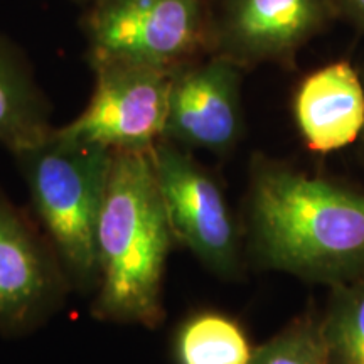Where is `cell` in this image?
<instances>
[{
	"label": "cell",
	"mask_w": 364,
	"mask_h": 364,
	"mask_svg": "<svg viewBox=\"0 0 364 364\" xmlns=\"http://www.w3.org/2000/svg\"><path fill=\"white\" fill-rule=\"evenodd\" d=\"M247 253L263 270L332 287L364 275V193L253 154Z\"/></svg>",
	"instance_id": "cell-1"
},
{
	"label": "cell",
	"mask_w": 364,
	"mask_h": 364,
	"mask_svg": "<svg viewBox=\"0 0 364 364\" xmlns=\"http://www.w3.org/2000/svg\"><path fill=\"white\" fill-rule=\"evenodd\" d=\"M150 150L113 152L98 228V287L91 316L156 329L174 243Z\"/></svg>",
	"instance_id": "cell-2"
},
{
	"label": "cell",
	"mask_w": 364,
	"mask_h": 364,
	"mask_svg": "<svg viewBox=\"0 0 364 364\" xmlns=\"http://www.w3.org/2000/svg\"><path fill=\"white\" fill-rule=\"evenodd\" d=\"M29 189L41 230L73 290L93 295L98 287V228L112 150L54 130L12 154Z\"/></svg>",
	"instance_id": "cell-3"
},
{
	"label": "cell",
	"mask_w": 364,
	"mask_h": 364,
	"mask_svg": "<svg viewBox=\"0 0 364 364\" xmlns=\"http://www.w3.org/2000/svg\"><path fill=\"white\" fill-rule=\"evenodd\" d=\"M88 65L172 73L209 54V0H95L81 17Z\"/></svg>",
	"instance_id": "cell-4"
},
{
	"label": "cell",
	"mask_w": 364,
	"mask_h": 364,
	"mask_svg": "<svg viewBox=\"0 0 364 364\" xmlns=\"http://www.w3.org/2000/svg\"><path fill=\"white\" fill-rule=\"evenodd\" d=\"M150 157L174 240L218 279H238L243 272L240 228L216 177L191 150L169 140H159Z\"/></svg>",
	"instance_id": "cell-5"
},
{
	"label": "cell",
	"mask_w": 364,
	"mask_h": 364,
	"mask_svg": "<svg viewBox=\"0 0 364 364\" xmlns=\"http://www.w3.org/2000/svg\"><path fill=\"white\" fill-rule=\"evenodd\" d=\"M336 21L332 0H209V53L245 71L262 65L290 70Z\"/></svg>",
	"instance_id": "cell-6"
},
{
	"label": "cell",
	"mask_w": 364,
	"mask_h": 364,
	"mask_svg": "<svg viewBox=\"0 0 364 364\" xmlns=\"http://www.w3.org/2000/svg\"><path fill=\"white\" fill-rule=\"evenodd\" d=\"M95 85L90 102L61 135L112 152L150 150L164 135L171 73L127 63L90 66Z\"/></svg>",
	"instance_id": "cell-7"
},
{
	"label": "cell",
	"mask_w": 364,
	"mask_h": 364,
	"mask_svg": "<svg viewBox=\"0 0 364 364\" xmlns=\"http://www.w3.org/2000/svg\"><path fill=\"white\" fill-rule=\"evenodd\" d=\"M245 70L204 54L171 73L164 140L182 149L228 156L245 135Z\"/></svg>",
	"instance_id": "cell-8"
},
{
	"label": "cell",
	"mask_w": 364,
	"mask_h": 364,
	"mask_svg": "<svg viewBox=\"0 0 364 364\" xmlns=\"http://www.w3.org/2000/svg\"><path fill=\"white\" fill-rule=\"evenodd\" d=\"M70 290L39 223L0 191V334L17 338L39 329Z\"/></svg>",
	"instance_id": "cell-9"
},
{
	"label": "cell",
	"mask_w": 364,
	"mask_h": 364,
	"mask_svg": "<svg viewBox=\"0 0 364 364\" xmlns=\"http://www.w3.org/2000/svg\"><path fill=\"white\" fill-rule=\"evenodd\" d=\"M292 115L311 152L326 156L349 147L364 129L361 71L339 59L309 73L294 91Z\"/></svg>",
	"instance_id": "cell-10"
},
{
	"label": "cell",
	"mask_w": 364,
	"mask_h": 364,
	"mask_svg": "<svg viewBox=\"0 0 364 364\" xmlns=\"http://www.w3.org/2000/svg\"><path fill=\"white\" fill-rule=\"evenodd\" d=\"M53 130L51 103L29 58L0 33V145L14 154L41 142Z\"/></svg>",
	"instance_id": "cell-11"
},
{
	"label": "cell",
	"mask_w": 364,
	"mask_h": 364,
	"mask_svg": "<svg viewBox=\"0 0 364 364\" xmlns=\"http://www.w3.org/2000/svg\"><path fill=\"white\" fill-rule=\"evenodd\" d=\"M253 349L243 327L216 311L193 314L174 336L177 364H248Z\"/></svg>",
	"instance_id": "cell-12"
},
{
	"label": "cell",
	"mask_w": 364,
	"mask_h": 364,
	"mask_svg": "<svg viewBox=\"0 0 364 364\" xmlns=\"http://www.w3.org/2000/svg\"><path fill=\"white\" fill-rule=\"evenodd\" d=\"M318 322L331 364H364V275L332 287Z\"/></svg>",
	"instance_id": "cell-13"
},
{
	"label": "cell",
	"mask_w": 364,
	"mask_h": 364,
	"mask_svg": "<svg viewBox=\"0 0 364 364\" xmlns=\"http://www.w3.org/2000/svg\"><path fill=\"white\" fill-rule=\"evenodd\" d=\"M248 364H331L321 322L316 314H302L253 349Z\"/></svg>",
	"instance_id": "cell-14"
},
{
	"label": "cell",
	"mask_w": 364,
	"mask_h": 364,
	"mask_svg": "<svg viewBox=\"0 0 364 364\" xmlns=\"http://www.w3.org/2000/svg\"><path fill=\"white\" fill-rule=\"evenodd\" d=\"M338 21L348 22L364 34V0H332Z\"/></svg>",
	"instance_id": "cell-15"
},
{
	"label": "cell",
	"mask_w": 364,
	"mask_h": 364,
	"mask_svg": "<svg viewBox=\"0 0 364 364\" xmlns=\"http://www.w3.org/2000/svg\"><path fill=\"white\" fill-rule=\"evenodd\" d=\"M73 2H76V4H81V6L88 7L90 4H93V2H95V0H73Z\"/></svg>",
	"instance_id": "cell-16"
},
{
	"label": "cell",
	"mask_w": 364,
	"mask_h": 364,
	"mask_svg": "<svg viewBox=\"0 0 364 364\" xmlns=\"http://www.w3.org/2000/svg\"><path fill=\"white\" fill-rule=\"evenodd\" d=\"M361 76H363V83H364V70L361 71ZM361 140H363V145H364V129H363V135H361Z\"/></svg>",
	"instance_id": "cell-17"
}]
</instances>
